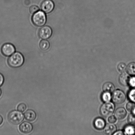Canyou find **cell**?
Wrapping results in <instances>:
<instances>
[{"label":"cell","instance_id":"4316f807","mask_svg":"<svg viewBox=\"0 0 135 135\" xmlns=\"http://www.w3.org/2000/svg\"><path fill=\"white\" fill-rule=\"evenodd\" d=\"M129 84L132 87L135 88V77H133L131 78H130L129 80Z\"/></svg>","mask_w":135,"mask_h":135},{"label":"cell","instance_id":"484cf974","mask_svg":"<svg viewBox=\"0 0 135 135\" xmlns=\"http://www.w3.org/2000/svg\"><path fill=\"white\" fill-rule=\"evenodd\" d=\"M117 121V118L114 116H109L108 119V121L110 123L113 124L115 123Z\"/></svg>","mask_w":135,"mask_h":135},{"label":"cell","instance_id":"603a6c76","mask_svg":"<svg viewBox=\"0 0 135 135\" xmlns=\"http://www.w3.org/2000/svg\"><path fill=\"white\" fill-rule=\"evenodd\" d=\"M118 70L120 73H123L126 71V65L124 63H121L118 65L117 67Z\"/></svg>","mask_w":135,"mask_h":135},{"label":"cell","instance_id":"ba28073f","mask_svg":"<svg viewBox=\"0 0 135 135\" xmlns=\"http://www.w3.org/2000/svg\"><path fill=\"white\" fill-rule=\"evenodd\" d=\"M15 47L10 43L5 44L1 47V52L5 56H10L15 52Z\"/></svg>","mask_w":135,"mask_h":135},{"label":"cell","instance_id":"7a4b0ae2","mask_svg":"<svg viewBox=\"0 0 135 135\" xmlns=\"http://www.w3.org/2000/svg\"><path fill=\"white\" fill-rule=\"evenodd\" d=\"M32 21L35 26L41 27L45 24L47 22V17L44 12L39 11L33 15Z\"/></svg>","mask_w":135,"mask_h":135},{"label":"cell","instance_id":"5bb4252c","mask_svg":"<svg viewBox=\"0 0 135 135\" xmlns=\"http://www.w3.org/2000/svg\"><path fill=\"white\" fill-rule=\"evenodd\" d=\"M117 130L115 125L113 124H108L104 128V133L107 134H113Z\"/></svg>","mask_w":135,"mask_h":135},{"label":"cell","instance_id":"4dcf8cb0","mask_svg":"<svg viewBox=\"0 0 135 135\" xmlns=\"http://www.w3.org/2000/svg\"><path fill=\"white\" fill-rule=\"evenodd\" d=\"M132 112H133V113H134V114H135V108H134V110H133Z\"/></svg>","mask_w":135,"mask_h":135},{"label":"cell","instance_id":"4fadbf2b","mask_svg":"<svg viewBox=\"0 0 135 135\" xmlns=\"http://www.w3.org/2000/svg\"><path fill=\"white\" fill-rule=\"evenodd\" d=\"M94 124L96 129L99 130H100L104 129L105 127V123L103 119L98 118L95 120Z\"/></svg>","mask_w":135,"mask_h":135},{"label":"cell","instance_id":"83f0119b","mask_svg":"<svg viewBox=\"0 0 135 135\" xmlns=\"http://www.w3.org/2000/svg\"><path fill=\"white\" fill-rule=\"evenodd\" d=\"M4 81V78L2 74L0 73V86L2 85Z\"/></svg>","mask_w":135,"mask_h":135},{"label":"cell","instance_id":"ac0fdd59","mask_svg":"<svg viewBox=\"0 0 135 135\" xmlns=\"http://www.w3.org/2000/svg\"><path fill=\"white\" fill-rule=\"evenodd\" d=\"M125 132L126 134H135V128L132 125L128 126L125 128Z\"/></svg>","mask_w":135,"mask_h":135},{"label":"cell","instance_id":"52a82bcc","mask_svg":"<svg viewBox=\"0 0 135 135\" xmlns=\"http://www.w3.org/2000/svg\"><path fill=\"white\" fill-rule=\"evenodd\" d=\"M55 4L51 0H45L41 4V9L45 13L48 14L54 10Z\"/></svg>","mask_w":135,"mask_h":135},{"label":"cell","instance_id":"6da1fadb","mask_svg":"<svg viewBox=\"0 0 135 135\" xmlns=\"http://www.w3.org/2000/svg\"><path fill=\"white\" fill-rule=\"evenodd\" d=\"M24 62V58L21 53L14 52L11 55L8 60V63L10 67L17 68L21 66Z\"/></svg>","mask_w":135,"mask_h":135},{"label":"cell","instance_id":"30bf717a","mask_svg":"<svg viewBox=\"0 0 135 135\" xmlns=\"http://www.w3.org/2000/svg\"><path fill=\"white\" fill-rule=\"evenodd\" d=\"M36 113L32 110H28L24 113L25 119L29 122L34 121L36 118Z\"/></svg>","mask_w":135,"mask_h":135},{"label":"cell","instance_id":"2e32d148","mask_svg":"<svg viewBox=\"0 0 135 135\" xmlns=\"http://www.w3.org/2000/svg\"><path fill=\"white\" fill-rule=\"evenodd\" d=\"M127 71L129 75L135 76V63H131L128 65Z\"/></svg>","mask_w":135,"mask_h":135},{"label":"cell","instance_id":"44dd1931","mask_svg":"<svg viewBox=\"0 0 135 135\" xmlns=\"http://www.w3.org/2000/svg\"><path fill=\"white\" fill-rule=\"evenodd\" d=\"M127 110L129 112H133L135 108V104L133 102H129L126 105Z\"/></svg>","mask_w":135,"mask_h":135},{"label":"cell","instance_id":"9c48e42d","mask_svg":"<svg viewBox=\"0 0 135 135\" xmlns=\"http://www.w3.org/2000/svg\"><path fill=\"white\" fill-rule=\"evenodd\" d=\"M33 127L32 124L27 122H24L19 127L20 132L24 134H28L32 131Z\"/></svg>","mask_w":135,"mask_h":135},{"label":"cell","instance_id":"d6986e66","mask_svg":"<svg viewBox=\"0 0 135 135\" xmlns=\"http://www.w3.org/2000/svg\"><path fill=\"white\" fill-rule=\"evenodd\" d=\"M111 99V96L110 93L109 92H105L102 95V99L103 101L107 102L110 100Z\"/></svg>","mask_w":135,"mask_h":135},{"label":"cell","instance_id":"7c38bea8","mask_svg":"<svg viewBox=\"0 0 135 135\" xmlns=\"http://www.w3.org/2000/svg\"><path fill=\"white\" fill-rule=\"evenodd\" d=\"M130 79V78L128 74L123 73L120 75L119 81L122 85L127 86L129 84Z\"/></svg>","mask_w":135,"mask_h":135},{"label":"cell","instance_id":"d4e9b609","mask_svg":"<svg viewBox=\"0 0 135 135\" xmlns=\"http://www.w3.org/2000/svg\"><path fill=\"white\" fill-rule=\"evenodd\" d=\"M39 8L36 5H32L30 7L29 9L30 12L32 14H34L37 12L39 11Z\"/></svg>","mask_w":135,"mask_h":135},{"label":"cell","instance_id":"8992f818","mask_svg":"<svg viewBox=\"0 0 135 135\" xmlns=\"http://www.w3.org/2000/svg\"><path fill=\"white\" fill-rule=\"evenodd\" d=\"M52 33V29L50 26H45L40 30L38 35L41 39L46 40L49 39L51 36Z\"/></svg>","mask_w":135,"mask_h":135},{"label":"cell","instance_id":"3957f363","mask_svg":"<svg viewBox=\"0 0 135 135\" xmlns=\"http://www.w3.org/2000/svg\"><path fill=\"white\" fill-rule=\"evenodd\" d=\"M23 115L19 111H11L8 115V119L9 122L15 125H18L23 121Z\"/></svg>","mask_w":135,"mask_h":135},{"label":"cell","instance_id":"277c9868","mask_svg":"<svg viewBox=\"0 0 135 135\" xmlns=\"http://www.w3.org/2000/svg\"><path fill=\"white\" fill-rule=\"evenodd\" d=\"M115 110L114 104L112 102H107L103 104L100 108L101 114L104 117H109L113 114Z\"/></svg>","mask_w":135,"mask_h":135},{"label":"cell","instance_id":"cb8c5ba5","mask_svg":"<svg viewBox=\"0 0 135 135\" xmlns=\"http://www.w3.org/2000/svg\"><path fill=\"white\" fill-rule=\"evenodd\" d=\"M26 108H27V107H26V104L24 103H21L18 105L17 109L20 112H23L26 110Z\"/></svg>","mask_w":135,"mask_h":135},{"label":"cell","instance_id":"5b68a950","mask_svg":"<svg viewBox=\"0 0 135 135\" xmlns=\"http://www.w3.org/2000/svg\"><path fill=\"white\" fill-rule=\"evenodd\" d=\"M126 98L125 94L120 90H116L112 95V100L114 103L117 104H122Z\"/></svg>","mask_w":135,"mask_h":135},{"label":"cell","instance_id":"9a60e30c","mask_svg":"<svg viewBox=\"0 0 135 135\" xmlns=\"http://www.w3.org/2000/svg\"><path fill=\"white\" fill-rule=\"evenodd\" d=\"M115 87L113 83L107 82L104 83L103 87V90L104 92L110 93L113 92L114 91Z\"/></svg>","mask_w":135,"mask_h":135},{"label":"cell","instance_id":"f1b7e54d","mask_svg":"<svg viewBox=\"0 0 135 135\" xmlns=\"http://www.w3.org/2000/svg\"><path fill=\"white\" fill-rule=\"evenodd\" d=\"M113 134L114 135H123L124 134V133L122 131H119L117 132H116L115 133H114V134Z\"/></svg>","mask_w":135,"mask_h":135},{"label":"cell","instance_id":"e0dca14e","mask_svg":"<svg viewBox=\"0 0 135 135\" xmlns=\"http://www.w3.org/2000/svg\"><path fill=\"white\" fill-rule=\"evenodd\" d=\"M50 45L48 41L43 40L40 43L39 46L40 49L43 51H46L50 48Z\"/></svg>","mask_w":135,"mask_h":135},{"label":"cell","instance_id":"f546056e","mask_svg":"<svg viewBox=\"0 0 135 135\" xmlns=\"http://www.w3.org/2000/svg\"><path fill=\"white\" fill-rule=\"evenodd\" d=\"M3 121V119L2 116L0 115V125L2 124Z\"/></svg>","mask_w":135,"mask_h":135},{"label":"cell","instance_id":"8fae6325","mask_svg":"<svg viewBox=\"0 0 135 135\" xmlns=\"http://www.w3.org/2000/svg\"><path fill=\"white\" fill-rule=\"evenodd\" d=\"M127 113L125 109L122 108H118L115 113V117L118 119L121 120L125 118Z\"/></svg>","mask_w":135,"mask_h":135},{"label":"cell","instance_id":"ffe728a7","mask_svg":"<svg viewBox=\"0 0 135 135\" xmlns=\"http://www.w3.org/2000/svg\"><path fill=\"white\" fill-rule=\"evenodd\" d=\"M129 123L133 126H135V114L132 113L129 115L128 118Z\"/></svg>","mask_w":135,"mask_h":135},{"label":"cell","instance_id":"1f68e13d","mask_svg":"<svg viewBox=\"0 0 135 135\" xmlns=\"http://www.w3.org/2000/svg\"><path fill=\"white\" fill-rule=\"evenodd\" d=\"M1 89H0V97L1 96Z\"/></svg>","mask_w":135,"mask_h":135},{"label":"cell","instance_id":"7402d4cb","mask_svg":"<svg viewBox=\"0 0 135 135\" xmlns=\"http://www.w3.org/2000/svg\"><path fill=\"white\" fill-rule=\"evenodd\" d=\"M128 96L131 100L135 103V88L129 91Z\"/></svg>","mask_w":135,"mask_h":135}]
</instances>
